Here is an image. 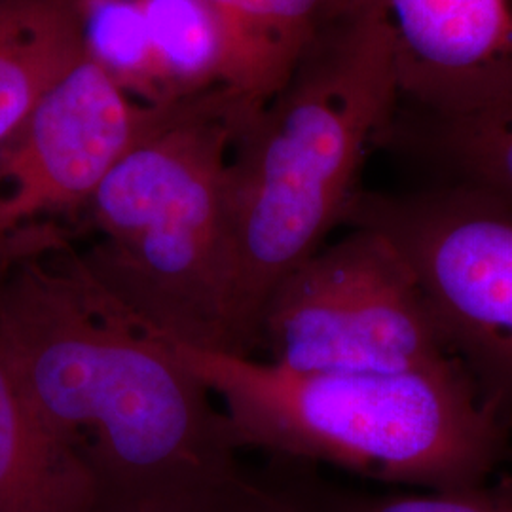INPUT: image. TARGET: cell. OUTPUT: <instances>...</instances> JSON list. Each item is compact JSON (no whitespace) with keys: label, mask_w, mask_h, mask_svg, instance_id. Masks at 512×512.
<instances>
[{"label":"cell","mask_w":512,"mask_h":512,"mask_svg":"<svg viewBox=\"0 0 512 512\" xmlns=\"http://www.w3.org/2000/svg\"><path fill=\"white\" fill-rule=\"evenodd\" d=\"M0 351L38 418L92 467L99 505L241 467L213 393L93 283L55 224L0 241Z\"/></svg>","instance_id":"1"},{"label":"cell","mask_w":512,"mask_h":512,"mask_svg":"<svg viewBox=\"0 0 512 512\" xmlns=\"http://www.w3.org/2000/svg\"><path fill=\"white\" fill-rule=\"evenodd\" d=\"M397 101L387 25L372 0H355L236 133L226 169L236 355L253 357L277 287L342 226Z\"/></svg>","instance_id":"2"},{"label":"cell","mask_w":512,"mask_h":512,"mask_svg":"<svg viewBox=\"0 0 512 512\" xmlns=\"http://www.w3.org/2000/svg\"><path fill=\"white\" fill-rule=\"evenodd\" d=\"M167 346L220 401L239 450L418 492L484 484L511 458V416L482 403L459 365L414 374L298 372Z\"/></svg>","instance_id":"3"},{"label":"cell","mask_w":512,"mask_h":512,"mask_svg":"<svg viewBox=\"0 0 512 512\" xmlns=\"http://www.w3.org/2000/svg\"><path fill=\"white\" fill-rule=\"evenodd\" d=\"M243 122L224 92L167 107L84 209L99 236L84 272L165 342L236 355L226 169Z\"/></svg>","instance_id":"4"},{"label":"cell","mask_w":512,"mask_h":512,"mask_svg":"<svg viewBox=\"0 0 512 512\" xmlns=\"http://www.w3.org/2000/svg\"><path fill=\"white\" fill-rule=\"evenodd\" d=\"M342 226L389 239L480 401L512 418V207L473 188H361Z\"/></svg>","instance_id":"5"},{"label":"cell","mask_w":512,"mask_h":512,"mask_svg":"<svg viewBox=\"0 0 512 512\" xmlns=\"http://www.w3.org/2000/svg\"><path fill=\"white\" fill-rule=\"evenodd\" d=\"M258 349L268 363L298 372L414 374L458 365L408 262L361 226H349L277 287Z\"/></svg>","instance_id":"6"},{"label":"cell","mask_w":512,"mask_h":512,"mask_svg":"<svg viewBox=\"0 0 512 512\" xmlns=\"http://www.w3.org/2000/svg\"><path fill=\"white\" fill-rule=\"evenodd\" d=\"M167 107H148L82 54L0 148V241L84 215L93 192Z\"/></svg>","instance_id":"7"},{"label":"cell","mask_w":512,"mask_h":512,"mask_svg":"<svg viewBox=\"0 0 512 512\" xmlns=\"http://www.w3.org/2000/svg\"><path fill=\"white\" fill-rule=\"evenodd\" d=\"M406 109H473L512 84V0H372Z\"/></svg>","instance_id":"8"},{"label":"cell","mask_w":512,"mask_h":512,"mask_svg":"<svg viewBox=\"0 0 512 512\" xmlns=\"http://www.w3.org/2000/svg\"><path fill=\"white\" fill-rule=\"evenodd\" d=\"M374 148L423 171L431 184H456L512 207V84L458 112L397 105Z\"/></svg>","instance_id":"9"},{"label":"cell","mask_w":512,"mask_h":512,"mask_svg":"<svg viewBox=\"0 0 512 512\" xmlns=\"http://www.w3.org/2000/svg\"><path fill=\"white\" fill-rule=\"evenodd\" d=\"M228 46L224 93L251 120L319 33L355 0H207Z\"/></svg>","instance_id":"10"},{"label":"cell","mask_w":512,"mask_h":512,"mask_svg":"<svg viewBox=\"0 0 512 512\" xmlns=\"http://www.w3.org/2000/svg\"><path fill=\"white\" fill-rule=\"evenodd\" d=\"M92 467L38 418L0 351V512H95Z\"/></svg>","instance_id":"11"},{"label":"cell","mask_w":512,"mask_h":512,"mask_svg":"<svg viewBox=\"0 0 512 512\" xmlns=\"http://www.w3.org/2000/svg\"><path fill=\"white\" fill-rule=\"evenodd\" d=\"M82 52L73 2L0 0V148Z\"/></svg>","instance_id":"12"},{"label":"cell","mask_w":512,"mask_h":512,"mask_svg":"<svg viewBox=\"0 0 512 512\" xmlns=\"http://www.w3.org/2000/svg\"><path fill=\"white\" fill-rule=\"evenodd\" d=\"M165 107L224 92L228 46L207 0H139Z\"/></svg>","instance_id":"13"},{"label":"cell","mask_w":512,"mask_h":512,"mask_svg":"<svg viewBox=\"0 0 512 512\" xmlns=\"http://www.w3.org/2000/svg\"><path fill=\"white\" fill-rule=\"evenodd\" d=\"M264 469L302 512H512V454L484 484L454 492L349 488L294 459L268 458Z\"/></svg>","instance_id":"14"},{"label":"cell","mask_w":512,"mask_h":512,"mask_svg":"<svg viewBox=\"0 0 512 512\" xmlns=\"http://www.w3.org/2000/svg\"><path fill=\"white\" fill-rule=\"evenodd\" d=\"M95 512H302L264 471L243 465L224 475L205 478L183 490L143 501L99 505Z\"/></svg>","instance_id":"15"},{"label":"cell","mask_w":512,"mask_h":512,"mask_svg":"<svg viewBox=\"0 0 512 512\" xmlns=\"http://www.w3.org/2000/svg\"><path fill=\"white\" fill-rule=\"evenodd\" d=\"M67 2H73V4H74V2H76V0H67Z\"/></svg>","instance_id":"16"}]
</instances>
